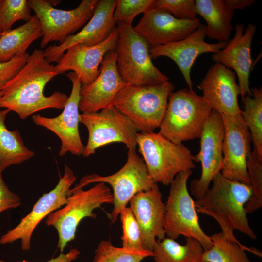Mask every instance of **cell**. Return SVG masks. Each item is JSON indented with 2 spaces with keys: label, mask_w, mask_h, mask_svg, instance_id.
Listing matches in <instances>:
<instances>
[{
  "label": "cell",
  "mask_w": 262,
  "mask_h": 262,
  "mask_svg": "<svg viewBox=\"0 0 262 262\" xmlns=\"http://www.w3.org/2000/svg\"><path fill=\"white\" fill-rule=\"evenodd\" d=\"M66 76L71 81L72 87L61 114L53 118L37 114L33 115L32 119L36 125L50 130L59 138L61 142L60 156H64L67 152L80 156L83 155L85 147L79 131L80 91L82 83L74 72H68Z\"/></svg>",
  "instance_id": "obj_15"
},
{
  "label": "cell",
  "mask_w": 262,
  "mask_h": 262,
  "mask_svg": "<svg viewBox=\"0 0 262 262\" xmlns=\"http://www.w3.org/2000/svg\"><path fill=\"white\" fill-rule=\"evenodd\" d=\"M199 18L178 19L171 14L152 8L145 14L134 30L150 46H158L181 40L200 25Z\"/></svg>",
  "instance_id": "obj_21"
},
{
  "label": "cell",
  "mask_w": 262,
  "mask_h": 262,
  "mask_svg": "<svg viewBox=\"0 0 262 262\" xmlns=\"http://www.w3.org/2000/svg\"><path fill=\"white\" fill-rule=\"evenodd\" d=\"M234 37L226 46L213 53L212 59L227 68L233 69L237 74L242 98L246 95L252 96L249 87V76L252 67L251 46L256 31V26L249 23L244 30L242 24L235 27Z\"/></svg>",
  "instance_id": "obj_23"
},
{
  "label": "cell",
  "mask_w": 262,
  "mask_h": 262,
  "mask_svg": "<svg viewBox=\"0 0 262 262\" xmlns=\"http://www.w3.org/2000/svg\"><path fill=\"white\" fill-rule=\"evenodd\" d=\"M198 88L212 110L220 114H241L238 101L241 95L236 74L223 65L215 63L208 70Z\"/></svg>",
  "instance_id": "obj_22"
},
{
  "label": "cell",
  "mask_w": 262,
  "mask_h": 262,
  "mask_svg": "<svg viewBox=\"0 0 262 262\" xmlns=\"http://www.w3.org/2000/svg\"><path fill=\"white\" fill-rule=\"evenodd\" d=\"M206 36V25L200 24L190 35L181 40L163 45L150 46L151 57L154 59L164 56L173 60L183 75L189 89H193L191 71L196 58L203 53L218 52L229 42L208 43L205 41Z\"/></svg>",
  "instance_id": "obj_19"
},
{
  "label": "cell",
  "mask_w": 262,
  "mask_h": 262,
  "mask_svg": "<svg viewBox=\"0 0 262 262\" xmlns=\"http://www.w3.org/2000/svg\"><path fill=\"white\" fill-rule=\"evenodd\" d=\"M1 33V32L0 31V34Z\"/></svg>",
  "instance_id": "obj_41"
},
{
  "label": "cell",
  "mask_w": 262,
  "mask_h": 262,
  "mask_svg": "<svg viewBox=\"0 0 262 262\" xmlns=\"http://www.w3.org/2000/svg\"><path fill=\"white\" fill-rule=\"evenodd\" d=\"M80 251L76 248H71L68 253L61 254L55 258L51 259L45 262H71L76 260L80 255ZM0 262H7L0 258ZM17 262H30L26 261Z\"/></svg>",
  "instance_id": "obj_38"
},
{
  "label": "cell",
  "mask_w": 262,
  "mask_h": 262,
  "mask_svg": "<svg viewBox=\"0 0 262 262\" xmlns=\"http://www.w3.org/2000/svg\"><path fill=\"white\" fill-rule=\"evenodd\" d=\"M80 122L88 132L84 157L94 154L100 147L115 142L124 144L128 150H136L139 131L114 106L98 112L82 113Z\"/></svg>",
  "instance_id": "obj_10"
},
{
  "label": "cell",
  "mask_w": 262,
  "mask_h": 262,
  "mask_svg": "<svg viewBox=\"0 0 262 262\" xmlns=\"http://www.w3.org/2000/svg\"><path fill=\"white\" fill-rule=\"evenodd\" d=\"M224 130L221 115L212 110L206 119L200 139L199 152L194 161L200 162L201 173L198 179L190 183V192L196 199L201 198L208 189L214 178L223 166L222 145Z\"/></svg>",
  "instance_id": "obj_13"
},
{
  "label": "cell",
  "mask_w": 262,
  "mask_h": 262,
  "mask_svg": "<svg viewBox=\"0 0 262 262\" xmlns=\"http://www.w3.org/2000/svg\"><path fill=\"white\" fill-rule=\"evenodd\" d=\"M152 256V251L117 247L110 240H103L95 250L93 262H141L145 258Z\"/></svg>",
  "instance_id": "obj_30"
},
{
  "label": "cell",
  "mask_w": 262,
  "mask_h": 262,
  "mask_svg": "<svg viewBox=\"0 0 262 262\" xmlns=\"http://www.w3.org/2000/svg\"><path fill=\"white\" fill-rule=\"evenodd\" d=\"M185 245L165 237L157 240L152 250L155 262H201L204 252L201 243L194 238H186Z\"/></svg>",
  "instance_id": "obj_27"
},
{
  "label": "cell",
  "mask_w": 262,
  "mask_h": 262,
  "mask_svg": "<svg viewBox=\"0 0 262 262\" xmlns=\"http://www.w3.org/2000/svg\"><path fill=\"white\" fill-rule=\"evenodd\" d=\"M212 110L203 97L193 89L173 91L158 133L175 143L200 138Z\"/></svg>",
  "instance_id": "obj_4"
},
{
  "label": "cell",
  "mask_w": 262,
  "mask_h": 262,
  "mask_svg": "<svg viewBox=\"0 0 262 262\" xmlns=\"http://www.w3.org/2000/svg\"><path fill=\"white\" fill-rule=\"evenodd\" d=\"M118 36L116 26L105 40L97 45L78 44L70 47L55 66L56 71L60 74L72 71L78 76L82 85L91 83L98 76L105 54L115 50Z\"/></svg>",
  "instance_id": "obj_17"
},
{
  "label": "cell",
  "mask_w": 262,
  "mask_h": 262,
  "mask_svg": "<svg viewBox=\"0 0 262 262\" xmlns=\"http://www.w3.org/2000/svg\"><path fill=\"white\" fill-rule=\"evenodd\" d=\"M0 172V213L4 211L18 207L21 203L19 196L11 191Z\"/></svg>",
  "instance_id": "obj_37"
},
{
  "label": "cell",
  "mask_w": 262,
  "mask_h": 262,
  "mask_svg": "<svg viewBox=\"0 0 262 262\" xmlns=\"http://www.w3.org/2000/svg\"><path fill=\"white\" fill-rule=\"evenodd\" d=\"M252 96L242 98L241 115L251 134L253 148L262 159V88H251Z\"/></svg>",
  "instance_id": "obj_28"
},
{
  "label": "cell",
  "mask_w": 262,
  "mask_h": 262,
  "mask_svg": "<svg viewBox=\"0 0 262 262\" xmlns=\"http://www.w3.org/2000/svg\"><path fill=\"white\" fill-rule=\"evenodd\" d=\"M7 109L0 110V172L12 165L18 164L34 156L33 151L24 145L17 130L10 131L5 125Z\"/></svg>",
  "instance_id": "obj_26"
},
{
  "label": "cell",
  "mask_w": 262,
  "mask_h": 262,
  "mask_svg": "<svg viewBox=\"0 0 262 262\" xmlns=\"http://www.w3.org/2000/svg\"><path fill=\"white\" fill-rule=\"evenodd\" d=\"M59 75L46 59L44 50L35 49L19 72L2 90L0 107L16 112L21 119L42 110L63 109L68 96L59 91L46 96V85Z\"/></svg>",
  "instance_id": "obj_1"
},
{
  "label": "cell",
  "mask_w": 262,
  "mask_h": 262,
  "mask_svg": "<svg viewBox=\"0 0 262 262\" xmlns=\"http://www.w3.org/2000/svg\"><path fill=\"white\" fill-rule=\"evenodd\" d=\"M154 8L180 19H194L197 16L194 0H155Z\"/></svg>",
  "instance_id": "obj_35"
},
{
  "label": "cell",
  "mask_w": 262,
  "mask_h": 262,
  "mask_svg": "<svg viewBox=\"0 0 262 262\" xmlns=\"http://www.w3.org/2000/svg\"><path fill=\"white\" fill-rule=\"evenodd\" d=\"M212 182V187L195 201L197 212L213 218L228 240L239 242L234 230L255 239L257 236L249 225L245 208L251 195V186L227 179L221 172Z\"/></svg>",
  "instance_id": "obj_2"
},
{
  "label": "cell",
  "mask_w": 262,
  "mask_h": 262,
  "mask_svg": "<svg viewBox=\"0 0 262 262\" xmlns=\"http://www.w3.org/2000/svg\"><path fill=\"white\" fill-rule=\"evenodd\" d=\"M129 203L139 227L144 247L152 251L157 240L166 236L164 227L165 204L162 201L157 184L149 190L136 194Z\"/></svg>",
  "instance_id": "obj_20"
},
{
  "label": "cell",
  "mask_w": 262,
  "mask_h": 262,
  "mask_svg": "<svg viewBox=\"0 0 262 262\" xmlns=\"http://www.w3.org/2000/svg\"><path fill=\"white\" fill-rule=\"evenodd\" d=\"M29 55L27 53L18 54L8 61L0 62V92L23 67Z\"/></svg>",
  "instance_id": "obj_36"
},
{
  "label": "cell",
  "mask_w": 262,
  "mask_h": 262,
  "mask_svg": "<svg viewBox=\"0 0 262 262\" xmlns=\"http://www.w3.org/2000/svg\"><path fill=\"white\" fill-rule=\"evenodd\" d=\"M247 168L252 193L245 208L246 213H251L262 206V159L254 148L248 157Z\"/></svg>",
  "instance_id": "obj_31"
},
{
  "label": "cell",
  "mask_w": 262,
  "mask_h": 262,
  "mask_svg": "<svg viewBox=\"0 0 262 262\" xmlns=\"http://www.w3.org/2000/svg\"><path fill=\"white\" fill-rule=\"evenodd\" d=\"M229 7L233 10H242L246 7L251 6L254 0H226Z\"/></svg>",
  "instance_id": "obj_39"
},
{
  "label": "cell",
  "mask_w": 262,
  "mask_h": 262,
  "mask_svg": "<svg viewBox=\"0 0 262 262\" xmlns=\"http://www.w3.org/2000/svg\"><path fill=\"white\" fill-rule=\"evenodd\" d=\"M127 85L118 73L115 50L108 52L97 77L91 83L81 87L79 110L96 112L113 106L116 95Z\"/></svg>",
  "instance_id": "obj_16"
},
{
  "label": "cell",
  "mask_w": 262,
  "mask_h": 262,
  "mask_svg": "<svg viewBox=\"0 0 262 262\" xmlns=\"http://www.w3.org/2000/svg\"><path fill=\"white\" fill-rule=\"evenodd\" d=\"M113 202V194L104 183H98L87 190L71 189L66 204L49 213L45 220L47 226H53L57 231V247L60 252L63 253L67 244L74 239L78 226L83 218H96L95 209Z\"/></svg>",
  "instance_id": "obj_7"
},
{
  "label": "cell",
  "mask_w": 262,
  "mask_h": 262,
  "mask_svg": "<svg viewBox=\"0 0 262 262\" xmlns=\"http://www.w3.org/2000/svg\"><path fill=\"white\" fill-rule=\"evenodd\" d=\"M155 0H116L114 19L117 23L132 24L134 17L154 8Z\"/></svg>",
  "instance_id": "obj_34"
},
{
  "label": "cell",
  "mask_w": 262,
  "mask_h": 262,
  "mask_svg": "<svg viewBox=\"0 0 262 262\" xmlns=\"http://www.w3.org/2000/svg\"><path fill=\"white\" fill-rule=\"evenodd\" d=\"M40 23L43 35L40 47L49 43H62L68 36L84 26L92 16L98 0H82L75 9L55 8L53 2L46 0H28Z\"/></svg>",
  "instance_id": "obj_11"
},
{
  "label": "cell",
  "mask_w": 262,
  "mask_h": 262,
  "mask_svg": "<svg viewBox=\"0 0 262 262\" xmlns=\"http://www.w3.org/2000/svg\"><path fill=\"white\" fill-rule=\"evenodd\" d=\"M76 179L73 171L66 165L64 175L54 188L43 194L31 211L21 219L16 226L1 236L0 244L12 243L20 240L21 249L29 250L34 229L45 217L66 204L71 186Z\"/></svg>",
  "instance_id": "obj_12"
},
{
  "label": "cell",
  "mask_w": 262,
  "mask_h": 262,
  "mask_svg": "<svg viewBox=\"0 0 262 262\" xmlns=\"http://www.w3.org/2000/svg\"><path fill=\"white\" fill-rule=\"evenodd\" d=\"M213 242L211 248L203 252L201 262H251L245 250L253 252L240 242L227 239L222 233L210 236Z\"/></svg>",
  "instance_id": "obj_29"
},
{
  "label": "cell",
  "mask_w": 262,
  "mask_h": 262,
  "mask_svg": "<svg viewBox=\"0 0 262 262\" xmlns=\"http://www.w3.org/2000/svg\"><path fill=\"white\" fill-rule=\"evenodd\" d=\"M43 35L40 23L35 14L23 25L2 32L0 34V62H7L18 54L26 53L31 44Z\"/></svg>",
  "instance_id": "obj_25"
},
{
  "label": "cell",
  "mask_w": 262,
  "mask_h": 262,
  "mask_svg": "<svg viewBox=\"0 0 262 262\" xmlns=\"http://www.w3.org/2000/svg\"><path fill=\"white\" fill-rule=\"evenodd\" d=\"M118 36L115 50L118 73L128 85L144 86L168 81L154 65L150 45L134 30L132 24L117 23Z\"/></svg>",
  "instance_id": "obj_3"
},
{
  "label": "cell",
  "mask_w": 262,
  "mask_h": 262,
  "mask_svg": "<svg viewBox=\"0 0 262 262\" xmlns=\"http://www.w3.org/2000/svg\"><path fill=\"white\" fill-rule=\"evenodd\" d=\"M174 89L169 81L144 86L127 85L116 95L113 106L139 131L153 132L160 127Z\"/></svg>",
  "instance_id": "obj_5"
},
{
  "label": "cell",
  "mask_w": 262,
  "mask_h": 262,
  "mask_svg": "<svg viewBox=\"0 0 262 262\" xmlns=\"http://www.w3.org/2000/svg\"><path fill=\"white\" fill-rule=\"evenodd\" d=\"M192 170L178 174L170 185L165 204L164 229L169 238L176 239L180 235L194 238L201 244L204 251L211 248L213 242L200 227L195 201L187 188Z\"/></svg>",
  "instance_id": "obj_8"
},
{
  "label": "cell",
  "mask_w": 262,
  "mask_h": 262,
  "mask_svg": "<svg viewBox=\"0 0 262 262\" xmlns=\"http://www.w3.org/2000/svg\"><path fill=\"white\" fill-rule=\"evenodd\" d=\"M116 0H100L89 20L78 33L68 36L59 45L49 46L44 51L47 61L58 62L67 49L75 44L97 45L105 40L116 27L114 13Z\"/></svg>",
  "instance_id": "obj_18"
},
{
  "label": "cell",
  "mask_w": 262,
  "mask_h": 262,
  "mask_svg": "<svg viewBox=\"0 0 262 262\" xmlns=\"http://www.w3.org/2000/svg\"><path fill=\"white\" fill-rule=\"evenodd\" d=\"M1 95H2V92L0 91V98H1Z\"/></svg>",
  "instance_id": "obj_40"
},
{
  "label": "cell",
  "mask_w": 262,
  "mask_h": 262,
  "mask_svg": "<svg viewBox=\"0 0 262 262\" xmlns=\"http://www.w3.org/2000/svg\"><path fill=\"white\" fill-rule=\"evenodd\" d=\"M107 183L113 189L114 207L108 217L112 223L116 221L121 211L127 207L131 198L137 193L151 189L155 183L150 178L146 164L135 150H128L127 159L116 173L102 176L97 174L83 177L74 187L82 188L92 183Z\"/></svg>",
  "instance_id": "obj_9"
},
{
  "label": "cell",
  "mask_w": 262,
  "mask_h": 262,
  "mask_svg": "<svg viewBox=\"0 0 262 262\" xmlns=\"http://www.w3.org/2000/svg\"><path fill=\"white\" fill-rule=\"evenodd\" d=\"M31 10L28 0H0V31L11 29L20 20L28 22Z\"/></svg>",
  "instance_id": "obj_32"
},
{
  "label": "cell",
  "mask_w": 262,
  "mask_h": 262,
  "mask_svg": "<svg viewBox=\"0 0 262 262\" xmlns=\"http://www.w3.org/2000/svg\"><path fill=\"white\" fill-rule=\"evenodd\" d=\"M136 142L148 173L155 184L168 186L178 174L196 167L189 149L159 133L138 132Z\"/></svg>",
  "instance_id": "obj_6"
},
{
  "label": "cell",
  "mask_w": 262,
  "mask_h": 262,
  "mask_svg": "<svg viewBox=\"0 0 262 262\" xmlns=\"http://www.w3.org/2000/svg\"><path fill=\"white\" fill-rule=\"evenodd\" d=\"M224 136L221 174L226 178L250 186L247 160L251 151V136L241 114H221Z\"/></svg>",
  "instance_id": "obj_14"
},
{
  "label": "cell",
  "mask_w": 262,
  "mask_h": 262,
  "mask_svg": "<svg viewBox=\"0 0 262 262\" xmlns=\"http://www.w3.org/2000/svg\"><path fill=\"white\" fill-rule=\"evenodd\" d=\"M197 15L206 21V34L218 42H228L233 27L234 11L226 0H196Z\"/></svg>",
  "instance_id": "obj_24"
},
{
  "label": "cell",
  "mask_w": 262,
  "mask_h": 262,
  "mask_svg": "<svg viewBox=\"0 0 262 262\" xmlns=\"http://www.w3.org/2000/svg\"><path fill=\"white\" fill-rule=\"evenodd\" d=\"M119 215L122 228L121 238L122 247L131 250H146L142 240L139 227L131 208L125 207Z\"/></svg>",
  "instance_id": "obj_33"
}]
</instances>
